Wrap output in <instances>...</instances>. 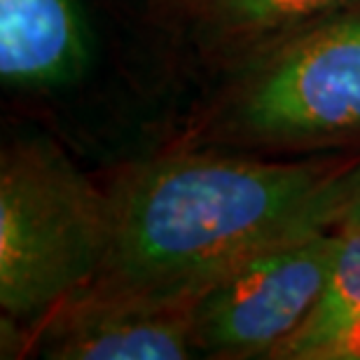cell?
<instances>
[{
    "label": "cell",
    "instance_id": "cell-1",
    "mask_svg": "<svg viewBox=\"0 0 360 360\" xmlns=\"http://www.w3.org/2000/svg\"><path fill=\"white\" fill-rule=\"evenodd\" d=\"M358 190L360 155L321 164L157 157L108 190V250L94 281L199 292L243 257L337 227Z\"/></svg>",
    "mask_w": 360,
    "mask_h": 360
},
{
    "label": "cell",
    "instance_id": "cell-2",
    "mask_svg": "<svg viewBox=\"0 0 360 360\" xmlns=\"http://www.w3.org/2000/svg\"><path fill=\"white\" fill-rule=\"evenodd\" d=\"M108 192L47 141L0 155V307L38 323L98 276L108 250Z\"/></svg>",
    "mask_w": 360,
    "mask_h": 360
},
{
    "label": "cell",
    "instance_id": "cell-3",
    "mask_svg": "<svg viewBox=\"0 0 360 360\" xmlns=\"http://www.w3.org/2000/svg\"><path fill=\"white\" fill-rule=\"evenodd\" d=\"M229 105L227 129L269 148L360 139V5L269 47Z\"/></svg>",
    "mask_w": 360,
    "mask_h": 360
},
{
    "label": "cell",
    "instance_id": "cell-4",
    "mask_svg": "<svg viewBox=\"0 0 360 360\" xmlns=\"http://www.w3.org/2000/svg\"><path fill=\"white\" fill-rule=\"evenodd\" d=\"M337 227L248 255L199 288L194 342L208 358H274L314 311L330 278Z\"/></svg>",
    "mask_w": 360,
    "mask_h": 360
},
{
    "label": "cell",
    "instance_id": "cell-5",
    "mask_svg": "<svg viewBox=\"0 0 360 360\" xmlns=\"http://www.w3.org/2000/svg\"><path fill=\"white\" fill-rule=\"evenodd\" d=\"M197 292H155L91 281L33 326L52 360H185L194 342Z\"/></svg>",
    "mask_w": 360,
    "mask_h": 360
},
{
    "label": "cell",
    "instance_id": "cell-6",
    "mask_svg": "<svg viewBox=\"0 0 360 360\" xmlns=\"http://www.w3.org/2000/svg\"><path fill=\"white\" fill-rule=\"evenodd\" d=\"M89 59L75 0H0V77L10 87L73 82Z\"/></svg>",
    "mask_w": 360,
    "mask_h": 360
},
{
    "label": "cell",
    "instance_id": "cell-7",
    "mask_svg": "<svg viewBox=\"0 0 360 360\" xmlns=\"http://www.w3.org/2000/svg\"><path fill=\"white\" fill-rule=\"evenodd\" d=\"M283 360H360V227L337 225L330 278L314 311L276 351Z\"/></svg>",
    "mask_w": 360,
    "mask_h": 360
},
{
    "label": "cell",
    "instance_id": "cell-8",
    "mask_svg": "<svg viewBox=\"0 0 360 360\" xmlns=\"http://www.w3.org/2000/svg\"><path fill=\"white\" fill-rule=\"evenodd\" d=\"M185 19L225 45L274 47L360 0H174Z\"/></svg>",
    "mask_w": 360,
    "mask_h": 360
},
{
    "label": "cell",
    "instance_id": "cell-9",
    "mask_svg": "<svg viewBox=\"0 0 360 360\" xmlns=\"http://www.w3.org/2000/svg\"><path fill=\"white\" fill-rule=\"evenodd\" d=\"M340 222H347V225H358L360 227V190L354 199H351V204L347 208V213L342 215Z\"/></svg>",
    "mask_w": 360,
    "mask_h": 360
}]
</instances>
